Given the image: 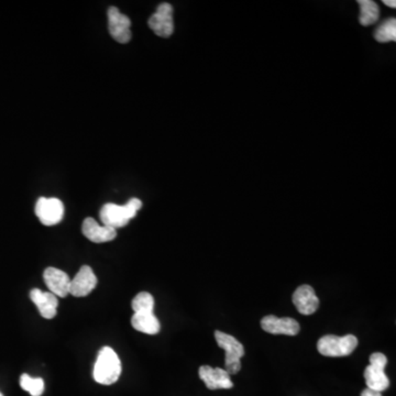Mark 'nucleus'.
Wrapping results in <instances>:
<instances>
[{
  "label": "nucleus",
  "mask_w": 396,
  "mask_h": 396,
  "mask_svg": "<svg viewBox=\"0 0 396 396\" xmlns=\"http://www.w3.org/2000/svg\"><path fill=\"white\" fill-rule=\"evenodd\" d=\"M143 207V201L138 198H132L126 205H117L108 203L101 207V223L103 226L117 230L127 226L132 218L136 217L138 210Z\"/></svg>",
  "instance_id": "nucleus-1"
},
{
  "label": "nucleus",
  "mask_w": 396,
  "mask_h": 396,
  "mask_svg": "<svg viewBox=\"0 0 396 396\" xmlns=\"http://www.w3.org/2000/svg\"><path fill=\"white\" fill-rule=\"evenodd\" d=\"M121 361L118 354L110 347H103L99 350L94 366V379L103 385H112L117 382L121 374Z\"/></svg>",
  "instance_id": "nucleus-2"
},
{
  "label": "nucleus",
  "mask_w": 396,
  "mask_h": 396,
  "mask_svg": "<svg viewBox=\"0 0 396 396\" xmlns=\"http://www.w3.org/2000/svg\"><path fill=\"white\" fill-rule=\"evenodd\" d=\"M215 339L218 346L226 352L225 370L228 372L229 375L237 374L240 371L241 358L245 356V348L243 345L236 338L219 330L215 332Z\"/></svg>",
  "instance_id": "nucleus-3"
},
{
  "label": "nucleus",
  "mask_w": 396,
  "mask_h": 396,
  "mask_svg": "<svg viewBox=\"0 0 396 396\" xmlns=\"http://www.w3.org/2000/svg\"><path fill=\"white\" fill-rule=\"evenodd\" d=\"M357 347L358 339L354 335L343 337L327 335L321 337L317 343L319 354L325 357H346L351 354Z\"/></svg>",
  "instance_id": "nucleus-4"
},
{
  "label": "nucleus",
  "mask_w": 396,
  "mask_h": 396,
  "mask_svg": "<svg viewBox=\"0 0 396 396\" xmlns=\"http://www.w3.org/2000/svg\"><path fill=\"white\" fill-rule=\"evenodd\" d=\"M34 212L45 226H54L64 217V205L59 198L40 197Z\"/></svg>",
  "instance_id": "nucleus-5"
},
{
  "label": "nucleus",
  "mask_w": 396,
  "mask_h": 396,
  "mask_svg": "<svg viewBox=\"0 0 396 396\" xmlns=\"http://www.w3.org/2000/svg\"><path fill=\"white\" fill-rule=\"evenodd\" d=\"M108 16L109 34L118 43H128L132 40V21L127 16L121 14L119 9L110 7L107 12Z\"/></svg>",
  "instance_id": "nucleus-6"
},
{
  "label": "nucleus",
  "mask_w": 396,
  "mask_h": 396,
  "mask_svg": "<svg viewBox=\"0 0 396 396\" xmlns=\"http://www.w3.org/2000/svg\"><path fill=\"white\" fill-rule=\"evenodd\" d=\"M149 27L161 38L172 36L174 31L173 7L168 3H161L149 19Z\"/></svg>",
  "instance_id": "nucleus-7"
},
{
  "label": "nucleus",
  "mask_w": 396,
  "mask_h": 396,
  "mask_svg": "<svg viewBox=\"0 0 396 396\" xmlns=\"http://www.w3.org/2000/svg\"><path fill=\"white\" fill-rule=\"evenodd\" d=\"M97 285V277L88 265H83L74 279H71L70 294L75 297H85L92 293Z\"/></svg>",
  "instance_id": "nucleus-8"
},
{
  "label": "nucleus",
  "mask_w": 396,
  "mask_h": 396,
  "mask_svg": "<svg viewBox=\"0 0 396 396\" xmlns=\"http://www.w3.org/2000/svg\"><path fill=\"white\" fill-rule=\"evenodd\" d=\"M261 327L264 332L272 335L296 336L301 330L299 323L290 317L279 319L276 316L269 315L263 317Z\"/></svg>",
  "instance_id": "nucleus-9"
},
{
  "label": "nucleus",
  "mask_w": 396,
  "mask_h": 396,
  "mask_svg": "<svg viewBox=\"0 0 396 396\" xmlns=\"http://www.w3.org/2000/svg\"><path fill=\"white\" fill-rule=\"evenodd\" d=\"M199 378L205 383L207 388L210 390H219V388H232V383L230 375L225 369L212 368L210 366H201L199 368Z\"/></svg>",
  "instance_id": "nucleus-10"
},
{
  "label": "nucleus",
  "mask_w": 396,
  "mask_h": 396,
  "mask_svg": "<svg viewBox=\"0 0 396 396\" xmlns=\"http://www.w3.org/2000/svg\"><path fill=\"white\" fill-rule=\"evenodd\" d=\"M43 279L51 293L56 297H66L70 294L71 279L64 271L56 268L45 269Z\"/></svg>",
  "instance_id": "nucleus-11"
},
{
  "label": "nucleus",
  "mask_w": 396,
  "mask_h": 396,
  "mask_svg": "<svg viewBox=\"0 0 396 396\" xmlns=\"http://www.w3.org/2000/svg\"><path fill=\"white\" fill-rule=\"evenodd\" d=\"M293 304L303 315H312L319 310V299L310 285H301L293 294Z\"/></svg>",
  "instance_id": "nucleus-12"
},
{
  "label": "nucleus",
  "mask_w": 396,
  "mask_h": 396,
  "mask_svg": "<svg viewBox=\"0 0 396 396\" xmlns=\"http://www.w3.org/2000/svg\"><path fill=\"white\" fill-rule=\"evenodd\" d=\"M30 299L36 304L43 319H52L55 317L59 299L54 294L51 292H43L39 288H34L30 292Z\"/></svg>",
  "instance_id": "nucleus-13"
},
{
  "label": "nucleus",
  "mask_w": 396,
  "mask_h": 396,
  "mask_svg": "<svg viewBox=\"0 0 396 396\" xmlns=\"http://www.w3.org/2000/svg\"><path fill=\"white\" fill-rule=\"evenodd\" d=\"M82 232L88 240L94 243H108L117 237V232L107 226H99L94 218H86L82 225Z\"/></svg>",
  "instance_id": "nucleus-14"
},
{
  "label": "nucleus",
  "mask_w": 396,
  "mask_h": 396,
  "mask_svg": "<svg viewBox=\"0 0 396 396\" xmlns=\"http://www.w3.org/2000/svg\"><path fill=\"white\" fill-rule=\"evenodd\" d=\"M132 325L134 330L147 335H156L161 330L159 319L153 312H134Z\"/></svg>",
  "instance_id": "nucleus-15"
},
{
  "label": "nucleus",
  "mask_w": 396,
  "mask_h": 396,
  "mask_svg": "<svg viewBox=\"0 0 396 396\" xmlns=\"http://www.w3.org/2000/svg\"><path fill=\"white\" fill-rule=\"evenodd\" d=\"M364 380L369 390L382 393L390 386V380L385 374L384 369L369 364L364 370Z\"/></svg>",
  "instance_id": "nucleus-16"
},
{
  "label": "nucleus",
  "mask_w": 396,
  "mask_h": 396,
  "mask_svg": "<svg viewBox=\"0 0 396 396\" xmlns=\"http://www.w3.org/2000/svg\"><path fill=\"white\" fill-rule=\"evenodd\" d=\"M360 5V23L362 25H371L377 23L380 18V8L377 3L371 0H359Z\"/></svg>",
  "instance_id": "nucleus-17"
},
{
  "label": "nucleus",
  "mask_w": 396,
  "mask_h": 396,
  "mask_svg": "<svg viewBox=\"0 0 396 396\" xmlns=\"http://www.w3.org/2000/svg\"><path fill=\"white\" fill-rule=\"evenodd\" d=\"M378 42H392L396 41V19L391 18L380 25L374 34Z\"/></svg>",
  "instance_id": "nucleus-18"
},
{
  "label": "nucleus",
  "mask_w": 396,
  "mask_h": 396,
  "mask_svg": "<svg viewBox=\"0 0 396 396\" xmlns=\"http://www.w3.org/2000/svg\"><path fill=\"white\" fill-rule=\"evenodd\" d=\"M20 386L32 396H41L45 392V381L42 378H31L25 373L20 378Z\"/></svg>",
  "instance_id": "nucleus-19"
},
{
  "label": "nucleus",
  "mask_w": 396,
  "mask_h": 396,
  "mask_svg": "<svg viewBox=\"0 0 396 396\" xmlns=\"http://www.w3.org/2000/svg\"><path fill=\"white\" fill-rule=\"evenodd\" d=\"M132 307L134 312H153V296L148 292H141L137 296H134Z\"/></svg>",
  "instance_id": "nucleus-20"
},
{
  "label": "nucleus",
  "mask_w": 396,
  "mask_h": 396,
  "mask_svg": "<svg viewBox=\"0 0 396 396\" xmlns=\"http://www.w3.org/2000/svg\"><path fill=\"white\" fill-rule=\"evenodd\" d=\"M370 364L378 367V368L385 369V367L388 364V359L381 352H374L370 356Z\"/></svg>",
  "instance_id": "nucleus-21"
},
{
  "label": "nucleus",
  "mask_w": 396,
  "mask_h": 396,
  "mask_svg": "<svg viewBox=\"0 0 396 396\" xmlns=\"http://www.w3.org/2000/svg\"><path fill=\"white\" fill-rule=\"evenodd\" d=\"M361 396H382V393H380V392H375V391L369 390V388H366V390L362 391Z\"/></svg>",
  "instance_id": "nucleus-22"
},
{
  "label": "nucleus",
  "mask_w": 396,
  "mask_h": 396,
  "mask_svg": "<svg viewBox=\"0 0 396 396\" xmlns=\"http://www.w3.org/2000/svg\"><path fill=\"white\" fill-rule=\"evenodd\" d=\"M383 3H384V5H386V6L391 7V8H395L396 7L395 0H384V1H383Z\"/></svg>",
  "instance_id": "nucleus-23"
},
{
  "label": "nucleus",
  "mask_w": 396,
  "mask_h": 396,
  "mask_svg": "<svg viewBox=\"0 0 396 396\" xmlns=\"http://www.w3.org/2000/svg\"><path fill=\"white\" fill-rule=\"evenodd\" d=\"M0 396H3V393H0Z\"/></svg>",
  "instance_id": "nucleus-24"
}]
</instances>
